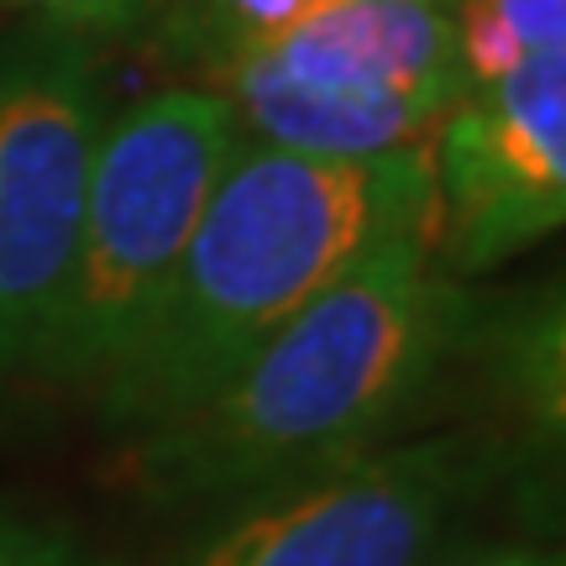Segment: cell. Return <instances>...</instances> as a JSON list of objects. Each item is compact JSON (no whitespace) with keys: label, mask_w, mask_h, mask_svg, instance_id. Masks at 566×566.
Masks as SVG:
<instances>
[{"label":"cell","mask_w":566,"mask_h":566,"mask_svg":"<svg viewBox=\"0 0 566 566\" xmlns=\"http://www.w3.org/2000/svg\"><path fill=\"white\" fill-rule=\"evenodd\" d=\"M436 247L462 273L520 258L566 226V53L472 84L436 142Z\"/></svg>","instance_id":"52a82bcc"},{"label":"cell","mask_w":566,"mask_h":566,"mask_svg":"<svg viewBox=\"0 0 566 566\" xmlns=\"http://www.w3.org/2000/svg\"><path fill=\"white\" fill-rule=\"evenodd\" d=\"M242 126L210 84H163L101 132L42 373L101 399L142 352Z\"/></svg>","instance_id":"3957f363"},{"label":"cell","mask_w":566,"mask_h":566,"mask_svg":"<svg viewBox=\"0 0 566 566\" xmlns=\"http://www.w3.org/2000/svg\"><path fill=\"white\" fill-rule=\"evenodd\" d=\"M101 132L95 32L0 38V367H42L53 346Z\"/></svg>","instance_id":"8992f818"},{"label":"cell","mask_w":566,"mask_h":566,"mask_svg":"<svg viewBox=\"0 0 566 566\" xmlns=\"http://www.w3.org/2000/svg\"><path fill=\"white\" fill-rule=\"evenodd\" d=\"M420 216H436L430 153L346 163L242 137L142 352L95 399L101 415L147 430L200 405L283 321Z\"/></svg>","instance_id":"7a4b0ae2"},{"label":"cell","mask_w":566,"mask_h":566,"mask_svg":"<svg viewBox=\"0 0 566 566\" xmlns=\"http://www.w3.org/2000/svg\"><path fill=\"white\" fill-rule=\"evenodd\" d=\"M467 90L546 53H566V0H446Z\"/></svg>","instance_id":"30bf717a"},{"label":"cell","mask_w":566,"mask_h":566,"mask_svg":"<svg viewBox=\"0 0 566 566\" xmlns=\"http://www.w3.org/2000/svg\"><path fill=\"white\" fill-rule=\"evenodd\" d=\"M499 467L504 446L478 430L373 446L216 509L168 566H436Z\"/></svg>","instance_id":"5b68a950"},{"label":"cell","mask_w":566,"mask_h":566,"mask_svg":"<svg viewBox=\"0 0 566 566\" xmlns=\"http://www.w3.org/2000/svg\"><path fill=\"white\" fill-rule=\"evenodd\" d=\"M242 137L310 158H405L467 95L446 0H325L210 74Z\"/></svg>","instance_id":"277c9868"},{"label":"cell","mask_w":566,"mask_h":566,"mask_svg":"<svg viewBox=\"0 0 566 566\" xmlns=\"http://www.w3.org/2000/svg\"><path fill=\"white\" fill-rule=\"evenodd\" d=\"M436 566H566V546H488L467 556H441Z\"/></svg>","instance_id":"4fadbf2b"},{"label":"cell","mask_w":566,"mask_h":566,"mask_svg":"<svg viewBox=\"0 0 566 566\" xmlns=\"http://www.w3.org/2000/svg\"><path fill=\"white\" fill-rule=\"evenodd\" d=\"M21 11H38L42 21L84 27V32H111V27H137L147 0H6Z\"/></svg>","instance_id":"7c38bea8"},{"label":"cell","mask_w":566,"mask_h":566,"mask_svg":"<svg viewBox=\"0 0 566 566\" xmlns=\"http://www.w3.org/2000/svg\"><path fill=\"white\" fill-rule=\"evenodd\" d=\"M0 566H101V562L63 530L0 514Z\"/></svg>","instance_id":"8fae6325"},{"label":"cell","mask_w":566,"mask_h":566,"mask_svg":"<svg viewBox=\"0 0 566 566\" xmlns=\"http://www.w3.org/2000/svg\"><path fill=\"white\" fill-rule=\"evenodd\" d=\"M499 394L530 478L566 509V289L525 310L504 331Z\"/></svg>","instance_id":"ba28073f"},{"label":"cell","mask_w":566,"mask_h":566,"mask_svg":"<svg viewBox=\"0 0 566 566\" xmlns=\"http://www.w3.org/2000/svg\"><path fill=\"white\" fill-rule=\"evenodd\" d=\"M462 331V283L441 263L436 216H420L283 321L216 394L132 430V478L163 504L226 509L399 441Z\"/></svg>","instance_id":"6da1fadb"},{"label":"cell","mask_w":566,"mask_h":566,"mask_svg":"<svg viewBox=\"0 0 566 566\" xmlns=\"http://www.w3.org/2000/svg\"><path fill=\"white\" fill-rule=\"evenodd\" d=\"M321 6L325 0H147L142 27L163 59L189 74V84H205L216 69L283 38Z\"/></svg>","instance_id":"9c48e42d"}]
</instances>
